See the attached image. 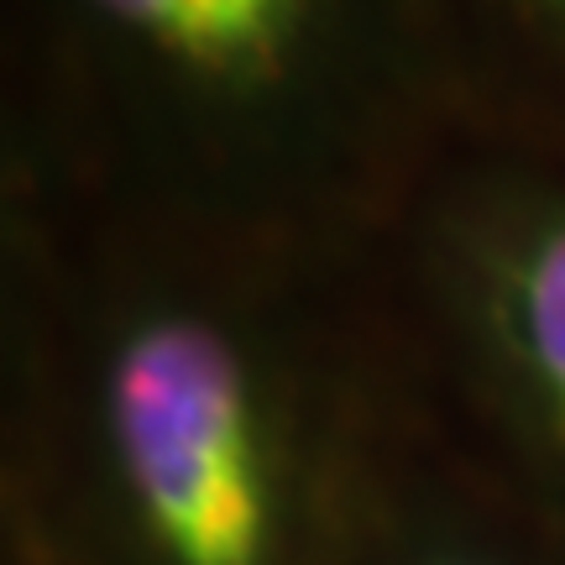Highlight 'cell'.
Here are the masks:
<instances>
[{
    "label": "cell",
    "instance_id": "cell-5",
    "mask_svg": "<svg viewBox=\"0 0 565 565\" xmlns=\"http://www.w3.org/2000/svg\"><path fill=\"white\" fill-rule=\"evenodd\" d=\"M466 131L565 147V0H429Z\"/></svg>",
    "mask_w": 565,
    "mask_h": 565
},
{
    "label": "cell",
    "instance_id": "cell-2",
    "mask_svg": "<svg viewBox=\"0 0 565 565\" xmlns=\"http://www.w3.org/2000/svg\"><path fill=\"white\" fill-rule=\"evenodd\" d=\"M429 0H0V189L372 242L456 131Z\"/></svg>",
    "mask_w": 565,
    "mask_h": 565
},
{
    "label": "cell",
    "instance_id": "cell-1",
    "mask_svg": "<svg viewBox=\"0 0 565 565\" xmlns=\"http://www.w3.org/2000/svg\"><path fill=\"white\" fill-rule=\"evenodd\" d=\"M414 414L372 242L0 189V565H335Z\"/></svg>",
    "mask_w": 565,
    "mask_h": 565
},
{
    "label": "cell",
    "instance_id": "cell-4",
    "mask_svg": "<svg viewBox=\"0 0 565 565\" xmlns=\"http://www.w3.org/2000/svg\"><path fill=\"white\" fill-rule=\"evenodd\" d=\"M335 565H565V534L414 414Z\"/></svg>",
    "mask_w": 565,
    "mask_h": 565
},
{
    "label": "cell",
    "instance_id": "cell-3",
    "mask_svg": "<svg viewBox=\"0 0 565 565\" xmlns=\"http://www.w3.org/2000/svg\"><path fill=\"white\" fill-rule=\"evenodd\" d=\"M372 263L424 424L565 534V147L456 126Z\"/></svg>",
    "mask_w": 565,
    "mask_h": 565
}]
</instances>
